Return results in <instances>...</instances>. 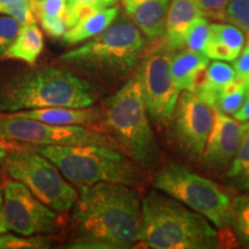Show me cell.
Returning <instances> with one entry per match:
<instances>
[{"label":"cell","mask_w":249,"mask_h":249,"mask_svg":"<svg viewBox=\"0 0 249 249\" xmlns=\"http://www.w3.org/2000/svg\"><path fill=\"white\" fill-rule=\"evenodd\" d=\"M71 248H130L142 241V198L135 187H81L71 208Z\"/></svg>","instance_id":"cell-1"},{"label":"cell","mask_w":249,"mask_h":249,"mask_svg":"<svg viewBox=\"0 0 249 249\" xmlns=\"http://www.w3.org/2000/svg\"><path fill=\"white\" fill-rule=\"evenodd\" d=\"M147 40L132 20H116L97 36L58 59L67 70L105 82L128 80L145 53Z\"/></svg>","instance_id":"cell-2"},{"label":"cell","mask_w":249,"mask_h":249,"mask_svg":"<svg viewBox=\"0 0 249 249\" xmlns=\"http://www.w3.org/2000/svg\"><path fill=\"white\" fill-rule=\"evenodd\" d=\"M98 86L67 68L36 67L0 83V113L45 107H88Z\"/></svg>","instance_id":"cell-3"},{"label":"cell","mask_w":249,"mask_h":249,"mask_svg":"<svg viewBox=\"0 0 249 249\" xmlns=\"http://www.w3.org/2000/svg\"><path fill=\"white\" fill-rule=\"evenodd\" d=\"M101 123L103 133L142 169L157 166L160 149L145 107L138 71L105 101Z\"/></svg>","instance_id":"cell-4"},{"label":"cell","mask_w":249,"mask_h":249,"mask_svg":"<svg viewBox=\"0 0 249 249\" xmlns=\"http://www.w3.org/2000/svg\"><path fill=\"white\" fill-rule=\"evenodd\" d=\"M152 249H211L218 245L213 223L160 191L142 198V241Z\"/></svg>","instance_id":"cell-5"},{"label":"cell","mask_w":249,"mask_h":249,"mask_svg":"<svg viewBox=\"0 0 249 249\" xmlns=\"http://www.w3.org/2000/svg\"><path fill=\"white\" fill-rule=\"evenodd\" d=\"M29 147L49 158L62 176L79 188L98 182L124 183L138 189L144 186L145 170L113 144Z\"/></svg>","instance_id":"cell-6"},{"label":"cell","mask_w":249,"mask_h":249,"mask_svg":"<svg viewBox=\"0 0 249 249\" xmlns=\"http://www.w3.org/2000/svg\"><path fill=\"white\" fill-rule=\"evenodd\" d=\"M1 142L5 148L2 169L12 179L22 182L51 209L60 213L71 210L79 192L49 158L27 144Z\"/></svg>","instance_id":"cell-7"},{"label":"cell","mask_w":249,"mask_h":249,"mask_svg":"<svg viewBox=\"0 0 249 249\" xmlns=\"http://www.w3.org/2000/svg\"><path fill=\"white\" fill-rule=\"evenodd\" d=\"M154 188L202 214L217 229L230 227L231 198L222 187L181 164H165L155 171Z\"/></svg>","instance_id":"cell-8"},{"label":"cell","mask_w":249,"mask_h":249,"mask_svg":"<svg viewBox=\"0 0 249 249\" xmlns=\"http://www.w3.org/2000/svg\"><path fill=\"white\" fill-rule=\"evenodd\" d=\"M173 54L166 45L154 48L144 53L136 71L149 118L160 130L170 127L181 91L171 71Z\"/></svg>","instance_id":"cell-9"},{"label":"cell","mask_w":249,"mask_h":249,"mask_svg":"<svg viewBox=\"0 0 249 249\" xmlns=\"http://www.w3.org/2000/svg\"><path fill=\"white\" fill-rule=\"evenodd\" d=\"M0 140L29 145H116L107 134L91 127L54 124L8 114H0Z\"/></svg>","instance_id":"cell-10"},{"label":"cell","mask_w":249,"mask_h":249,"mask_svg":"<svg viewBox=\"0 0 249 249\" xmlns=\"http://www.w3.org/2000/svg\"><path fill=\"white\" fill-rule=\"evenodd\" d=\"M7 229L18 235H46L62 226L60 213L39 201L22 182L11 180L4 187Z\"/></svg>","instance_id":"cell-11"},{"label":"cell","mask_w":249,"mask_h":249,"mask_svg":"<svg viewBox=\"0 0 249 249\" xmlns=\"http://www.w3.org/2000/svg\"><path fill=\"white\" fill-rule=\"evenodd\" d=\"M214 121V108L188 90L180 93L170 132L179 150L193 161H200Z\"/></svg>","instance_id":"cell-12"},{"label":"cell","mask_w":249,"mask_h":249,"mask_svg":"<svg viewBox=\"0 0 249 249\" xmlns=\"http://www.w3.org/2000/svg\"><path fill=\"white\" fill-rule=\"evenodd\" d=\"M246 128L247 124H242L223 112L214 110L213 130L200 160L202 167L210 173L226 172L234 160Z\"/></svg>","instance_id":"cell-13"},{"label":"cell","mask_w":249,"mask_h":249,"mask_svg":"<svg viewBox=\"0 0 249 249\" xmlns=\"http://www.w3.org/2000/svg\"><path fill=\"white\" fill-rule=\"evenodd\" d=\"M130 20L149 39L164 36L171 0H123Z\"/></svg>","instance_id":"cell-14"},{"label":"cell","mask_w":249,"mask_h":249,"mask_svg":"<svg viewBox=\"0 0 249 249\" xmlns=\"http://www.w3.org/2000/svg\"><path fill=\"white\" fill-rule=\"evenodd\" d=\"M8 114L13 117L28 118V119L39 120L43 123L54 124H77V126L91 127L93 124L101 121L102 108L98 107H45L13 112Z\"/></svg>","instance_id":"cell-15"},{"label":"cell","mask_w":249,"mask_h":249,"mask_svg":"<svg viewBox=\"0 0 249 249\" xmlns=\"http://www.w3.org/2000/svg\"><path fill=\"white\" fill-rule=\"evenodd\" d=\"M202 15L195 0H171L165 22V45L173 51L182 49L189 26Z\"/></svg>","instance_id":"cell-16"},{"label":"cell","mask_w":249,"mask_h":249,"mask_svg":"<svg viewBox=\"0 0 249 249\" xmlns=\"http://www.w3.org/2000/svg\"><path fill=\"white\" fill-rule=\"evenodd\" d=\"M118 15H119V7L117 5L96 12L71 27L61 37L62 42L68 45L86 42V40L97 36L103 30L111 26L112 22L118 18Z\"/></svg>","instance_id":"cell-17"},{"label":"cell","mask_w":249,"mask_h":249,"mask_svg":"<svg viewBox=\"0 0 249 249\" xmlns=\"http://www.w3.org/2000/svg\"><path fill=\"white\" fill-rule=\"evenodd\" d=\"M43 48L44 38L42 30L36 23H31L21 28L17 39L6 50L2 58L22 61L34 66L43 52Z\"/></svg>","instance_id":"cell-18"},{"label":"cell","mask_w":249,"mask_h":249,"mask_svg":"<svg viewBox=\"0 0 249 249\" xmlns=\"http://www.w3.org/2000/svg\"><path fill=\"white\" fill-rule=\"evenodd\" d=\"M35 17L49 36H64L68 30L66 22L67 0H31Z\"/></svg>","instance_id":"cell-19"},{"label":"cell","mask_w":249,"mask_h":249,"mask_svg":"<svg viewBox=\"0 0 249 249\" xmlns=\"http://www.w3.org/2000/svg\"><path fill=\"white\" fill-rule=\"evenodd\" d=\"M226 185L240 193H249V124L231 166L225 173Z\"/></svg>","instance_id":"cell-20"},{"label":"cell","mask_w":249,"mask_h":249,"mask_svg":"<svg viewBox=\"0 0 249 249\" xmlns=\"http://www.w3.org/2000/svg\"><path fill=\"white\" fill-rule=\"evenodd\" d=\"M209 65V58L202 52L191 50L173 54L171 60V71L180 90H188L189 80L198 68Z\"/></svg>","instance_id":"cell-21"},{"label":"cell","mask_w":249,"mask_h":249,"mask_svg":"<svg viewBox=\"0 0 249 249\" xmlns=\"http://www.w3.org/2000/svg\"><path fill=\"white\" fill-rule=\"evenodd\" d=\"M230 229L239 242L249 245V193H242L231 200Z\"/></svg>","instance_id":"cell-22"},{"label":"cell","mask_w":249,"mask_h":249,"mask_svg":"<svg viewBox=\"0 0 249 249\" xmlns=\"http://www.w3.org/2000/svg\"><path fill=\"white\" fill-rule=\"evenodd\" d=\"M118 0H67L66 22L68 29L89 15L116 6Z\"/></svg>","instance_id":"cell-23"},{"label":"cell","mask_w":249,"mask_h":249,"mask_svg":"<svg viewBox=\"0 0 249 249\" xmlns=\"http://www.w3.org/2000/svg\"><path fill=\"white\" fill-rule=\"evenodd\" d=\"M209 38L219 40L232 50H234L236 53L240 54L241 50L245 45V35L240 28L234 24L225 23H213L210 24V35Z\"/></svg>","instance_id":"cell-24"},{"label":"cell","mask_w":249,"mask_h":249,"mask_svg":"<svg viewBox=\"0 0 249 249\" xmlns=\"http://www.w3.org/2000/svg\"><path fill=\"white\" fill-rule=\"evenodd\" d=\"M210 35V23L204 15L197 18L189 26L185 37V46L187 50L203 53L205 45Z\"/></svg>","instance_id":"cell-25"},{"label":"cell","mask_w":249,"mask_h":249,"mask_svg":"<svg viewBox=\"0 0 249 249\" xmlns=\"http://www.w3.org/2000/svg\"><path fill=\"white\" fill-rule=\"evenodd\" d=\"M52 242L45 235H1V249L50 248Z\"/></svg>","instance_id":"cell-26"},{"label":"cell","mask_w":249,"mask_h":249,"mask_svg":"<svg viewBox=\"0 0 249 249\" xmlns=\"http://www.w3.org/2000/svg\"><path fill=\"white\" fill-rule=\"evenodd\" d=\"M224 21L249 34V0H229Z\"/></svg>","instance_id":"cell-27"},{"label":"cell","mask_w":249,"mask_h":249,"mask_svg":"<svg viewBox=\"0 0 249 249\" xmlns=\"http://www.w3.org/2000/svg\"><path fill=\"white\" fill-rule=\"evenodd\" d=\"M236 77L234 68L225 62L216 60L208 65V85L220 89L226 83L231 82Z\"/></svg>","instance_id":"cell-28"},{"label":"cell","mask_w":249,"mask_h":249,"mask_svg":"<svg viewBox=\"0 0 249 249\" xmlns=\"http://www.w3.org/2000/svg\"><path fill=\"white\" fill-rule=\"evenodd\" d=\"M21 28V23L9 15L0 17V58L17 39Z\"/></svg>","instance_id":"cell-29"},{"label":"cell","mask_w":249,"mask_h":249,"mask_svg":"<svg viewBox=\"0 0 249 249\" xmlns=\"http://www.w3.org/2000/svg\"><path fill=\"white\" fill-rule=\"evenodd\" d=\"M203 53L209 59L219 61H234L238 58L239 53H236L234 50L227 46L224 43L216 39H208Z\"/></svg>","instance_id":"cell-30"},{"label":"cell","mask_w":249,"mask_h":249,"mask_svg":"<svg viewBox=\"0 0 249 249\" xmlns=\"http://www.w3.org/2000/svg\"><path fill=\"white\" fill-rule=\"evenodd\" d=\"M246 97H247V90L246 89L230 93V95L222 96V97L218 99L214 110L223 112L225 114H234L241 107V105L244 104Z\"/></svg>","instance_id":"cell-31"},{"label":"cell","mask_w":249,"mask_h":249,"mask_svg":"<svg viewBox=\"0 0 249 249\" xmlns=\"http://www.w3.org/2000/svg\"><path fill=\"white\" fill-rule=\"evenodd\" d=\"M204 17L224 21L229 0H195Z\"/></svg>","instance_id":"cell-32"},{"label":"cell","mask_w":249,"mask_h":249,"mask_svg":"<svg viewBox=\"0 0 249 249\" xmlns=\"http://www.w3.org/2000/svg\"><path fill=\"white\" fill-rule=\"evenodd\" d=\"M233 68H234L236 76L245 77L249 74V43L246 44L245 48L241 50L240 54L234 60Z\"/></svg>","instance_id":"cell-33"},{"label":"cell","mask_w":249,"mask_h":249,"mask_svg":"<svg viewBox=\"0 0 249 249\" xmlns=\"http://www.w3.org/2000/svg\"><path fill=\"white\" fill-rule=\"evenodd\" d=\"M234 119L238 121H249V93H247L244 104L234 113Z\"/></svg>","instance_id":"cell-34"},{"label":"cell","mask_w":249,"mask_h":249,"mask_svg":"<svg viewBox=\"0 0 249 249\" xmlns=\"http://www.w3.org/2000/svg\"><path fill=\"white\" fill-rule=\"evenodd\" d=\"M8 231L5 220V210H4V188L0 186V234H5Z\"/></svg>","instance_id":"cell-35"},{"label":"cell","mask_w":249,"mask_h":249,"mask_svg":"<svg viewBox=\"0 0 249 249\" xmlns=\"http://www.w3.org/2000/svg\"><path fill=\"white\" fill-rule=\"evenodd\" d=\"M20 0H0V14H2L5 12V9L11 7L12 5L17 4Z\"/></svg>","instance_id":"cell-36"},{"label":"cell","mask_w":249,"mask_h":249,"mask_svg":"<svg viewBox=\"0 0 249 249\" xmlns=\"http://www.w3.org/2000/svg\"><path fill=\"white\" fill-rule=\"evenodd\" d=\"M4 156H5V148H4V144H2V142L0 141V161L2 160Z\"/></svg>","instance_id":"cell-37"},{"label":"cell","mask_w":249,"mask_h":249,"mask_svg":"<svg viewBox=\"0 0 249 249\" xmlns=\"http://www.w3.org/2000/svg\"><path fill=\"white\" fill-rule=\"evenodd\" d=\"M245 86H246V90H247V93H249V74L248 75H246L245 77Z\"/></svg>","instance_id":"cell-38"},{"label":"cell","mask_w":249,"mask_h":249,"mask_svg":"<svg viewBox=\"0 0 249 249\" xmlns=\"http://www.w3.org/2000/svg\"><path fill=\"white\" fill-rule=\"evenodd\" d=\"M0 249H1V235H0Z\"/></svg>","instance_id":"cell-39"},{"label":"cell","mask_w":249,"mask_h":249,"mask_svg":"<svg viewBox=\"0 0 249 249\" xmlns=\"http://www.w3.org/2000/svg\"><path fill=\"white\" fill-rule=\"evenodd\" d=\"M1 163V161H0ZM0 176H1V166H0Z\"/></svg>","instance_id":"cell-40"}]
</instances>
